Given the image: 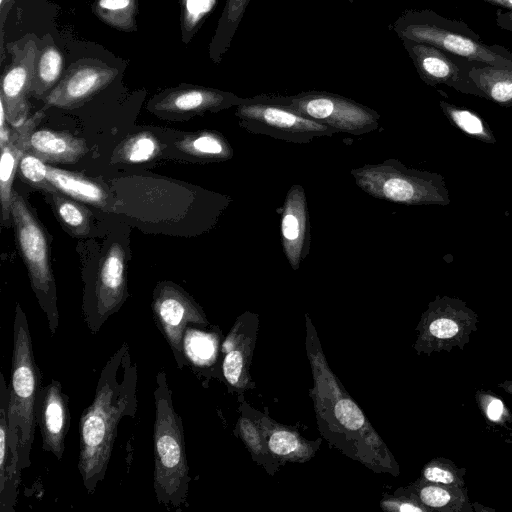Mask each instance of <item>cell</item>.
Masks as SVG:
<instances>
[{
	"label": "cell",
	"instance_id": "27",
	"mask_svg": "<svg viewBox=\"0 0 512 512\" xmlns=\"http://www.w3.org/2000/svg\"><path fill=\"white\" fill-rule=\"evenodd\" d=\"M183 348L187 366L190 363L194 368L204 367L210 364L215 356V337L194 326H189L184 334Z\"/></svg>",
	"mask_w": 512,
	"mask_h": 512
},
{
	"label": "cell",
	"instance_id": "40",
	"mask_svg": "<svg viewBox=\"0 0 512 512\" xmlns=\"http://www.w3.org/2000/svg\"><path fill=\"white\" fill-rule=\"evenodd\" d=\"M499 388H502L505 392L512 395V380H506L498 384Z\"/></svg>",
	"mask_w": 512,
	"mask_h": 512
},
{
	"label": "cell",
	"instance_id": "33",
	"mask_svg": "<svg viewBox=\"0 0 512 512\" xmlns=\"http://www.w3.org/2000/svg\"><path fill=\"white\" fill-rule=\"evenodd\" d=\"M249 0H228L222 18L219 22L217 35L214 38L221 48H225L234 34L239 21L241 20L244 10Z\"/></svg>",
	"mask_w": 512,
	"mask_h": 512
},
{
	"label": "cell",
	"instance_id": "32",
	"mask_svg": "<svg viewBox=\"0 0 512 512\" xmlns=\"http://www.w3.org/2000/svg\"><path fill=\"white\" fill-rule=\"evenodd\" d=\"M22 178L35 188L48 193L57 192L47 179V164L32 153L25 152L19 163Z\"/></svg>",
	"mask_w": 512,
	"mask_h": 512
},
{
	"label": "cell",
	"instance_id": "11",
	"mask_svg": "<svg viewBox=\"0 0 512 512\" xmlns=\"http://www.w3.org/2000/svg\"><path fill=\"white\" fill-rule=\"evenodd\" d=\"M127 298L125 251L115 243L110 246L99 267L91 298L83 307L84 322L97 334Z\"/></svg>",
	"mask_w": 512,
	"mask_h": 512
},
{
	"label": "cell",
	"instance_id": "35",
	"mask_svg": "<svg viewBox=\"0 0 512 512\" xmlns=\"http://www.w3.org/2000/svg\"><path fill=\"white\" fill-rule=\"evenodd\" d=\"M340 424L349 430H359L365 424V417L358 406L350 399H341L334 408Z\"/></svg>",
	"mask_w": 512,
	"mask_h": 512
},
{
	"label": "cell",
	"instance_id": "24",
	"mask_svg": "<svg viewBox=\"0 0 512 512\" xmlns=\"http://www.w3.org/2000/svg\"><path fill=\"white\" fill-rule=\"evenodd\" d=\"M177 146L183 152L212 161L228 160L233 156V150L227 140L219 133L202 131L189 135Z\"/></svg>",
	"mask_w": 512,
	"mask_h": 512
},
{
	"label": "cell",
	"instance_id": "2",
	"mask_svg": "<svg viewBox=\"0 0 512 512\" xmlns=\"http://www.w3.org/2000/svg\"><path fill=\"white\" fill-rule=\"evenodd\" d=\"M153 488L159 504L167 510L186 504L190 482L182 418L172 402L166 372L156 374L153 392Z\"/></svg>",
	"mask_w": 512,
	"mask_h": 512
},
{
	"label": "cell",
	"instance_id": "26",
	"mask_svg": "<svg viewBox=\"0 0 512 512\" xmlns=\"http://www.w3.org/2000/svg\"><path fill=\"white\" fill-rule=\"evenodd\" d=\"M439 104L449 122L463 133L487 144L496 143V138L488 123L476 112L444 100H440Z\"/></svg>",
	"mask_w": 512,
	"mask_h": 512
},
{
	"label": "cell",
	"instance_id": "39",
	"mask_svg": "<svg viewBox=\"0 0 512 512\" xmlns=\"http://www.w3.org/2000/svg\"><path fill=\"white\" fill-rule=\"evenodd\" d=\"M499 7L496 13V25L512 32V0H478Z\"/></svg>",
	"mask_w": 512,
	"mask_h": 512
},
{
	"label": "cell",
	"instance_id": "37",
	"mask_svg": "<svg viewBox=\"0 0 512 512\" xmlns=\"http://www.w3.org/2000/svg\"><path fill=\"white\" fill-rule=\"evenodd\" d=\"M244 366L243 354L239 349H231L224 357L222 370L226 381L232 385H238Z\"/></svg>",
	"mask_w": 512,
	"mask_h": 512
},
{
	"label": "cell",
	"instance_id": "36",
	"mask_svg": "<svg viewBox=\"0 0 512 512\" xmlns=\"http://www.w3.org/2000/svg\"><path fill=\"white\" fill-rule=\"evenodd\" d=\"M270 450L280 456L292 455L302 448L298 437L289 431H274L268 440Z\"/></svg>",
	"mask_w": 512,
	"mask_h": 512
},
{
	"label": "cell",
	"instance_id": "16",
	"mask_svg": "<svg viewBox=\"0 0 512 512\" xmlns=\"http://www.w3.org/2000/svg\"><path fill=\"white\" fill-rule=\"evenodd\" d=\"M281 238L284 254L290 266L297 270L309 254L311 235L308 204L301 185L287 192L282 212Z\"/></svg>",
	"mask_w": 512,
	"mask_h": 512
},
{
	"label": "cell",
	"instance_id": "19",
	"mask_svg": "<svg viewBox=\"0 0 512 512\" xmlns=\"http://www.w3.org/2000/svg\"><path fill=\"white\" fill-rule=\"evenodd\" d=\"M10 389L0 374V512H14L21 469L11 455L8 443V405Z\"/></svg>",
	"mask_w": 512,
	"mask_h": 512
},
{
	"label": "cell",
	"instance_id": "5",
	"mask_svg": "<svg viewBox=\"0 0 512 512\" xmlns=\"http://www.w3.org/2000/svg\"><path fill=\"white\" fill-rule=\"evenodd\" d=\"M405 40L426 43L474 64L512 68V53L500 45H487L469 26L432 11L417 13L399 28Z\"/></svg>",
	"mask_w": 512,
	"mask_h": 512
},
{
	"label": "cell",
	"instance_id": "21",
	"mask_svg": "<svg viewBox=\"0 0 512 512\" xmlns=\"http://www.w3.org/2000/svg\"><path fill=\"white\" fill-rule=\"evenodd\" d=\"M413 495L429 511L472 512L467 488L427 482L420 479L412 488Z\"/></svg>",
	"mask_w": 512,
	"mask_h": 512
},
{
	"label": "cell",
	"instance_id": "23",
	"mask_svg": "<svg viewBox=\"0 0 512 512\" xmlns=\"http://www.w3.org/2000/svg\"><path fill=\"white\" fill-rule=\"evenodd\" d=\"M469 77L478 91V97L502 107L512 106V68L472 64Z\"/></svg>",
	"mask_w": 512,
	"mask_h": 512
},
{
	"label": "cell",
	"instance_id": "18",
	"mask_svg": "<svg viewBox=\"0 0 512 512\" xmlns=\"http://www.w3.org/2000/svg\"><path fill=\"white\" fill-rule=\"evenodd\" d=\"M43 117L44 110H40L32 117L28 118L23 124L14 127L8 142L1 147L0 197L4 220H8L11 214L12 184L15 173L19 167L22 156L27 150L28 139Z\"/></svg>",
	"mask_w": 512,
	"mask_h": 512
},
{
	"label": "cell",
	"instance_id": "42",
	"mask_svg": "<svg viewBox=\"0 0 512 512\" xmlns=\"http://www.w3.org/2000/svg\"><path fill=\"white\" fill-rule=\"evenodd\" d=\"M13 0H0L1 2V11H2V15H3V12L5 9L9 8L10 6V3L12 2Z\"/></svg>",
	"mask_w": 512,
	"mask_h": 512
},
{
	"label": "cell",
	"instance_id": "29",
	"mask_svg": "<svg viewBox=\"0 0 512 512\" xmlns=\"http://www.w3.org/2000/svg\"><path fill=\"white\" fill-rule=\"evenodd\" d=\"M465 474V468L457 467L453 461L447 458L437 457L423 468L421 479L432 483L464 487Z\"/></svg>",
	"mask_w": 512,
	"mask_h": 512
},
{
	"label": "cell",
	"instance_id": "41",
	"mask_svg": "<svg viewBox=\"0 0 512 512\" xmlns=\"http://www.w3.org/2000/svg\"><path fill=\"white\" fill-rule=\"evenodd\" d=\"M472 506H473V510H474V511H477V512H478V511H480V512H481L482 510H484V511H492V512H494V511H495L494 509H491V508H489V507H483V506H481V505H480V504H478V503H473V504H472Z\"/></svg>",
	"mask_w": 512,
	"mask_h": 512
},
{
	"label": "cell",
	"instance_id": "31",
	"mask_svg": "<svg viewBox=\"0 0 512 512\" xmlns=\"http://www.w3.org/2000/svg\"><path fill=\"white\" fill-rule=\"evenodd\" d=\"M135 0H99L97 13L110 25L129 29L133 25Z\"/></svg>",
	"mask_w": 512,
	"mask_h": 512
},
{
	"label": "cell",
	"instance_id": "3",
	"mask_svg": "<svg viewBox=\"0 0 512 512\" xmlns=\"http://www.w3.org/2000/svg\"><path fill=\"white\" fill-rule=\"evenodd\" d=\"M41 386V371L35 362L26 315L17 306L13 324L8 443L13 462L21 470L31 465L30 456L37 424L35 400Z\"/></svg>",
	"mask_w": 512,
	"mask_h": 512
},
{
	"label": "cell",
	"instance_id": "13",
	"mask_svg": "<svg viewBox=\"0 0 512 512\" xmlns=\"http://www.w3.org/2000/svg\"><path fill=\"white\" fill-rule=\"evenodd\" d=\"M12 63L2 77L0 100L4 104L7 120L13 127L28 119L29 104L27 97L31 91L35 60L39 48L35 41L29 40L22 48L9 44Z\"/></svg>",
	"mask_w": 512,
	"mask_h": 512
},
{
	"label": "cell",
	"instance_id": "30",
	"mask_svg": "<svg viewBox=\"0 0 512 512\" xmlns=\"http://www.w3.org/2000/svg\"><path fill=\"white\" fill-rule=\"evenodd\" d=\"M160 151L157 139L144 132L127 139L119 149L121 160L129 163H141L154 158Z\"/></svg>",
	"mask_w": 512,
	"mask_h": 512
},
{
	"label": "cell",
	"instance_id": "17",
	"mask_svg": "<svg viewBox=\"0 0 512 512\" xmlns=\"http://www.w3.org/2000/svg\"><path fill=\"white\" fill-rule=\"evenodd\" d=\"M244 101L235 95L205 88L173 90L154 104V109L170 115H193L215 111Z\"/></svg>",
	"mask_w": 512,
	"mask_h": 512
},
{
	"label": "cell",
	"instance_id": "20",
	"mask_svg": "<svg viewBox=\"0 0 512 512\" xmlns=\"http://www.w3.org/2000/svg\"><path fill=\"white\" fill-rule=\"evenodd\" d=\"M26 152L45 163H73L87 152V146L82 138L69 133L40 129L30 135Z\"/></svg>",
	"mask_w": 512,
	"mask_h": 512
},
{
	"label": "cell",
	"instance_id": "12",
	"mask_svg": "<svg viewBox=\"0 0 512 512\" xmlns=\"http://www.w3.org/2000/svg\"><path fill=\"white\" fill-rule=\"evenodd\" d=\"M406 47L415 66L428 85H447L461 93L478 96L469 77L472 64L435 46L406 40Z\"/></svg>",
	"mask_w": 512,
	"mask_h": 512
},
{
	"label": "cell",
	"instance_id": "28",
	"mask_svg": "<svg viewBox=\"0 0 512 512\" xmlns=\"http://www.w3.org/2000/svg\"><path fill=\"white\" fill-rule=\"evenodd\" d=\"M56 213L63 224L76 236H86L90 231V212L83 205L63 196L50 193Z\"/></svg>",
	"mask_w": 512,
	"mask_h": 512
},
{
	"label": "cell",
	"instance_id": "4",
	"mask_svg": "<svg viewBox=\"0 0 512 512\" xmlns=\"http://www.w3.org/2000/svg\"><path fill=\"white\" fill-rule=\"evenodd\" d=\"M357 186L368 195L405 205H449L444 177L436 172L408 168L396 159L351 170Z\"/></svg>",
	"mask_w": 512,
	"mask_h": 512
},
{
	"label": "cell",
	"instance_id": "10",
	"mask_svg": "<svg viewBox=\"0 0 512 512\" xmlns=\"http://www.w3.org/2000/svg\"><path fill=\"white\" fill-rule=\"evenodd\" d=\"M154 321L172 350L179 369L187 366L183 339L189 326H205L208 321L201 307L176 284H157L152 301Z\"/></svg>",
	"mask_w": 512,
	"mask_h": 512
},
{
	"label": "cell",
	"instance_id": "22",
	"mask_svg": "<svg viewBox=\"0 0 512 512\" xmlns=\"http://www.w3.org/2000/svg\"><path fill=\"white\" fill-rule=\"evenodd\" d=\"M47 179L57 192L93 206L107 208L108 194L97 182L51 165H47Z\"/></svg>",
	"mask_w": 512,
	"mask_h": 512
},
{
	"label": "cell",
	"instance_id": "1",
	"mask_svg": "<svg viewBox=\"0 0 512 512\" xmlns=\"http://www.w3.org/2000/svg\"><path fill=\"white\" fill-rule=\"evenodd\" d=\"M137 387L138 367L123 342L103 366L93 401L79 421L78 471L90 495L104 480L120 422L136 414Z\"/></svg>",
	"mask_w": 512,
	"mask_h": 512
},
{
	"label": "cell",
	"instance_id": "6",
	"mask_svg": "<svg viewBox=\"0 0 512 512\" xmlns=\"http://www.w3.org/2000/svg\"><path fill=\"white\" fill-rule=\"evenodd\" d=\"M10 212L32 287L46 314L50 335L54 337L59 326V314L45 234L25 200L16 191L12 192Z\"/></svg>",
	"mask_w": 512,
	"mask_h": 512
},
{
	"label": "cell",
	"instance_id": "7",
	"mask_svg": "<svg viewBox=\"0 0 512 512\" xmlns=\"http://www.w3.org/2000/svg\"><path fill=\"white\" fill-rule=\"evenodd\" d=\"M259 97L328 125L337 132L362 135L379 126L380 115L376 111L338 95L307 92L288 97Z\"/></svg>",
	"mask_w": 512,
	"mask_h": 512
},
{
	"label": "cell",
	"instance_id": "9",
	"mask_svg": "<svg viewBox=\"0 0 512 512\" xmlns=\"http://www.w3.org/2000/svg\"><path fill=\"white\" fill-rule=\"evenodd\" d=\"M240 126L249 133L270 136L290 143H309L318 137H330L337 131L328 125L299 115L262 98L244 99L237 106Z\"/></svg>",
	"mask_w": 512,
	"mask_h": 512
},
{
	"label": "cell",
	"instance_id": "15",
	"mask_svg": "<svg viewBox=\"0 0 512 512\" xmlns=\"http://www.w3.org/2000/svg\"><path fill=\"white\" fill-rule=\"evenodd\" d=\"M69 398L61 383L52 379L41 386L35 400V418L40 427L42 449L61 460L65 450V439L70 426Z\"/></svg>",
	"mask_w": 512,
	"mask_h": 512
},
{
	"label": "cell",
	"instance_id": "25",
	"mask_svg": "<svg viewBox=\"0 0 512 512\" xmlns=\"http://www.w3.org/2000/svg\"><path fill=\"white\" fill-rule=\"evenodd\" d=\"M63 57L57 47L47 45L39 49L34 67L30 94L34 97L43 96L50 90L62 72Z\"/></svg>",
	"mask_w": 512,
	"mask_h": 512
},
{
	"label": "cell",
	"instance_id": "34",
	"mask_svg": "<svg viewBox=\"0 0 512 512\" xmlns=\"http://www.w3.org/2000/svg\"><path fill=\"white\" fill-rule=\"evenodd\" d=\"M476 401L489 422L504 425L507 421L511 420L510 412L499 397L489 392L478 391L476 393Z\"/></svg>",
	"mask_w": 512,
	"mask_h": 512
},
{
	"label": "cell",
	"instance_id": "38",
	"mask_svg": "<svg viewBox=\"0 0 512 512\" xmlns=\"http://www.w3.org/2000/svg\"><path fill=\"white\" fill-rule=\"evenodd\" d=\"M215 0H186L185 24L192 29L213 7Z\"/></svg>",
	"mask_w": 512,
	"mask_h": 512
},
{
	"label": "cell",
	"instance_id": "8",
	"mask_svg": "<svg viewBox=\"0 0 512 512\" xmlns=\"http://www.w3.org/2000/svg\"><path fill=\"white\" fill-rule=\"evenodd\" d=\"M478 316L459 298L436 296L423 313L416 349L419 353L464 350L477 330Z\"/></svg>",
	"mask_w": 512,
	"mask_h": 512
},
{
	"label": "cell",
	"instance_id": "14",
	"mask_svg": "<svg viewBox=\"0 0 512 512\" xmlns=\"http://www.w3.org/2000/svg\"><path fill=\"white\" fill-rule=\"evenodd\" d=\"M118 70L94 60H81L70 66L61 81L44 98L46 106L73 109L105 88Z\"/></svg>",
	"mask_w": 512,
	"mask_h": 512
}]
</instances>
